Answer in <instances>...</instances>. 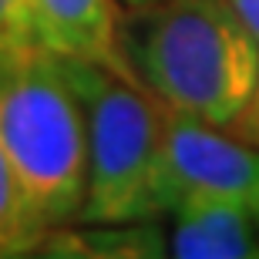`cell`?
I'll list each match as a JSON object with an SVG mask.
<instances>
[{
    "label": "cell",
    "instance_id": "cell-2",
    "mask_svg": "<svg viewBox=\"0 0 259 259\" xmlns=\"http://www.w3.org/2000/svg\"><path fill=\"white\" fill-rule=\"evenodd\" d=\"M0 145L44 229L81 222L88 115L64 58L40 48L0 64Z\"/></svg>",
    "mask_w": 259,
    "mask_h": 259
},
{
    "label": "cell",
    "instance_id": "cell-3",
    "mask_svg": "<svg viewBox=\"0 0 259 259\" xmlns=\"http://www.w3.org/2000/svg\"><path fill=\"white\" fill-rule=\"evenodd\" d=\"M88 115V195L81 222L158 219L162 101L138 81L91 61H67Z\"/></svg>",
    "mask_w": 259,
    "mask_h": 259
},
{
    "label": "cell",
    "instance_id": "cell-1",
    "mask_svg": "<svg viewBox=\"0 0 259 259\" xmlns=\"http://www.w3.org/2000/svg\"><path fill=\"white\" fill-rule=\"evenodd\" d=\"M118 37L132 77L162 105L229 128L259 77V40L232 0L125 7Z\"/></svg>",
    "mask_w": 259,
    "mask_h": 259
},
{
    "label": "cell",
    "instance_id": "cell-5",
    "mask_svg": "<svg viewBox=\"0 0 259 259\" xmlns=\"http://www.w3.org/2000/svg\"><path fill=\"white\" fill-rule=\"evenodd\" d=\"M37 44L64 61H91L132 77L118 37V0H30ZM135 81V77H132Z\"/></svg>",
    "mask_w": 259,
    "mask_h": 259
},
{
    "label": "cell",
    "instance_id": "cell-12",
    "mask_svg": "<svg viewBox=\"0 0 259 259\" xmlns=\"http://www.w3.org/2000/svg\"><path fill=\"white\" fill-rule=\"evenodd\" d=\"M121 7H142V4H152V0H118Z\"/></svg>",
    "mask_w": 259,
    "mask_h": 259
},
{
    "label": "cell",
    "instance_id": "cell-11",
    "mask_svg": "<svg viewBox=\"0 0 259 259\" xmlns=\"http://www.w3.org/2000/svg\"><path fill=\"white\" fill-rule=\"evenodd\" d=\"M232 7L242 17V24L252 30V37L259 40V0H232Z\"/></svg>",
    "mask_w": 259,
    "mask_h": 259
},
{
    "label": "cell",
    "instance_id": "cell-8",
    "mask_svg": "<svg viewBox=\"0 0 259 259\" xmlns=\"http://www.w3.org/2000/svg\"><path fill=\"white\" fill-rule=\"evenodd\" d=\"M44 236H48V229L27 205L24 189H20L17 175L10 168V158L0 145V259L37 252Z\"/></svg>",
    "mask_w": 259,
    "mask_h": 259
},
{
    "label": "cell",
    "instance_id": "cell-6",
    "mask_svg": "<svg viewBox=\"0 0 259 259\" xmlns=\"http://www.w3.org/2000/svg\"><path fill=\"white\" fill-rule=\"evenodd\" d=\"M172 215L165 232L168 256L179 259H256L259 219L236 202H185Z\"/></svg>",
    "mask_w": 259,
    "mask_h": 259
},
{
    "label": "cell",
    "instance_id": "cell-7",
    "mask_svg": "<svg viewBox=\"0 0 259 259\" xmlns=\"http://www.w3.org/2000/svg\"><path fill=\"white\" fill-rule=\"evenodd\" d=\"M37 252L48 256H168V239L158 219L142 222H105L95 232H64V226L48 229Z\"/></svg>",
    "mask_w": 259,
    "mask_h": 259
},
{
    "label": "cell",
    "instance_id": "cell-4",
    "mask_svg": "<svg viewBox=\"0 0 259 259\" xmlns=\"http://www.w3.org/2000/svg\"><path fill=\"white\" fill-rule=\"evenodd\" d=\"M236 202L259 219V148L226 128L162 105L158 205L162 215L185 202Z\"/></svg>",
    "mask_w": 259,
    "mask_h": 259
},
{
    "label": "cell",
    "instance_id": "cell-10",
    "mask_svg": "<svg viewBox=\"0 0 259 259\" xmlns=\"http://www.w3.org/2000/svg\"><path fill=\"white\" fill-rule=\"evenodd\" d=\"M229 132L236 135V138H242V142H249V145L259 148V77H256V84H252L249 98H246V105L239 108V115L232 118Z\"/></svg>",
    "mask_w": 259,
    "mask_h": 259
},
{
    "label": "cell",
    "instance_id": "cell-9",
    "mask_svg": "<svg viewBox=\"0 0 259 259\" xmlns=\"http://www.w3.org/2000/svg\"><path fill=\"white\" fill-rule=\"evenodd\" d=\"M40 51L30 0H0V64Z\"/></svg>",
    "mask_w": 259,
    "mask_h": 259
}]
</instances>
